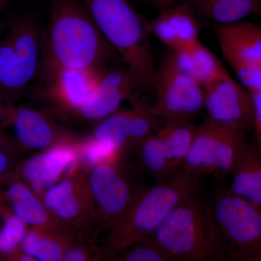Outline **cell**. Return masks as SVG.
I'll use <instances>...</instances> for the list:
<instances>
[{
    "mask_svg": "<svg viewBox=\"0 0 261 261\" xmlns=\"http://www.w3.org/2000/svg\"><path fill=\"white\" fill-rule=\"evenodd\" d=\"M44 44L43 61L81 69H106L115 53L79 0H51Z\"/></svg>",
    "mask_w": 261,
    "mask_h": 261,
    "instance_id": "cell-1",
    "label": "cell"
},
{
    "mask_svg": "<svg viewBox=\"0 0 261 261\" xmlns=\"http://www.w3.org/2000/svg\"><path fill=\"white\" fill-rule=\"evenodd\" d=\"M198 178L181 170L171 177L140 188L128 210L110 229L106 240L108 255L148 240L176 207L197 195Z\"/></svg>",
    "mask_w": 261,
    "mask_h": 261,
    "instance_id": "cell-2",
    "label": "cell"
},
{
    "mask_svg": "<svg viewBox=\"0 0 261 261\" xmlns=\"http://www.w3.org/2000/svg\"><path fill=\"white\" fill-rule=\"evenodd\" d=\"M106 42L140 88H152L156 67L150 27L127 0H82Z\"/></svg>",
    "mask_w": 261,
    "mask_h": 261,
    "instance_id": "cell-3",
    "label": "cell"
},
{
    "mask_svg": "<svg viewBox=\"0 0 261 261\" xmlns=\"http://www.w3.org/2000/svg\"><path fill=\"white\" fill-rule=\"evenodd\" d=\"M217 260L249 261L261 250V210L221 190L206 204Z\"/></svg>",
    "mask_w": 261,
    "mask_h": 261,
    "instance_id": "cell-4",
    "label": "cell"
},
{
    "mask_svg": "<svg viewBox=\"0 0 261 261\" xmlns=\"http://www.w3.org/2000/svg\"><path fill=\"white\" fill-rule=\"evenodd\" d=\"M149 239L170 260H217L207 207L196 195L176 207Z\"/></svg>",
    "mask_w": 261,
    "mask_h": 261,
    "instance_id": "cell-5",
    "label": "cell"
},
{
    "mask_svg": "<svg viewBox=\"0 0 261 261\" xmlns=\"http://www.w3.org/2000/svg\"><path fill=\"white\" fill-rule=\"evenodd\" d=\"M44 35L29 15L10 24L0 40V97L7 102L28 88L42 71Z\"/></svg>",
    "mask_w": 261,
    "mask_h": 261,
    "instance_id": "cell-6",
    "label": "cell"
},
{
    "mask_svg": "<svg viewBox=\"0 0 261 261\" xmlns=\"http://www.w3.org/2000/svg\"><path fill=\"white\" fill-rule=\"evenodd\" d=\"M220 49L239 82L250 92H261V27L252 22L217 25Z\"/></svg>",
    "mask_w": 261,
    "mask_h": 261,
    "instance_id": "cell-7",
    "label": "cell"
},
{
    "mask_svg": "<svg viewBox=\"0 0 261 261\" xmlns=\"http://www.w3.org/2000/svg\"><path fill=\"white\" fill-rule=\"evenodd\" d=\"M152 88L156 97L154 107L164 121L191 120L204 108L202 86L184 73L171 55L156 68Z\"/></svg>",
    "mask_w": 261,
    "mask_h": 261,
    "instance_id": "cell-8",
    "label": "cell"
},
{
    "mask_svg": "<svg viewBox=\"0 0 261 261\" xmlns=\"http://www.w3.org/2000/svg\"><path fill=\"white\" fill-rule=\"evenodd\" d=\"M42 200L51 216L72 233L81 236L97 227L87 173L80 171L58 182L44 192Z\"/></svg>",
    "mask_w": 261,
    "mask_h": 261,
    "instance_id": "cell-9",
    "label": "cell"
},
{
    "mask_svg": "<svg viewBox=\"0 0 261 261\" xmlns=\"http://www.w3.org/2000/svg\"><path fill=\"white\" fill-rule=\"evenodd\" d=\"M202 88L204 108L209 119L244 132L253 127L255 108L252 94L224 67Z\"/></svg>",
    "mask_w": 261,
    "mask_h": 261,
    "instance_id": "cell-10",
    "label": "cell"
},
{
    "mask_svg": "<svg viewBox=\"0 0 261 261\" xmlns=\"http://www.w3.org/2000/svg\"><path fill=\"white\" fill-rule=\"evenodd\" d=\"M121 166V163L100 165L87 172L97 228L111 229L128 210L140 190L133 186Z\"/></svg>",
    "mask_w": 261,
    "mask_h": 261,
    "instance_id": "cell-11",
    "label": "cell"
},
{
    "mask_svg": "<svg viewBox=\"0 0 261 261\" xmlns=\"http://www.w3.org/2000/svg\"><path fill=\"white\" fill-rule=\"evenodd\" d=\"M80 171L78 141L71 137L18 163L14 176L42 198L51 187Z\"/></svg>",
    "mask_w": 261,
    "mask_h": 261,
    "instance_id": "cell-12",
    "label": "cell"
},
{
    "mask_svg": "<svg viewBox=\"0 0 261 261\" xmlns=\"http://www.w3.org/2000/svg\"><path fill=\"white\" fill-rule=\"evenodd\" d=\"M106 69L69 68L43 61L42 73L47 82L46 95L63 112L77 116Z\"/></svg>",
    "mask_w": 261,
    "mask_h": 261,
    "instance_id": "cell-13",
    "label": "cell"
},
{
    "mask_svg": "<svg viewBox=\"0 0 261 261\" xmlns=\"http://www.w3.org/2000/svg\"><path fill=\"white\" fill-rule=\"evenodd\" d=\"M5 128L11 127L19 148L44 150L62 141L71 138L47 113L29 107L8 103Z\"/></svg>",
    "mask_w": 261,
    "mask_h": 261,
    "instance_id": "cell-14",
    "label": "cell"
},
{
    "mask_svg": "<svg viewBox=\"0 0 261 261\" xmlns=\"http://www.w3.org/2000/svg\"><path fill=\"white\" fill-rule=\"evenodd\" d=\"M139 88L138 82L126 67L106 69L77 116L86 121L98 123L118 111L121 103Z\"/></svg>",
    "mask_w": 261,
    "mask_h": 261,
    "instance_id": "cell-15",
    "label": "cell"
},
{
    "mask_svg": "<svg viewBox=\"0 0 261 261\" xmlns=\"http://www.w3.org/2000/svg\"><path fill=\"white\" fill-rule=\"evenodd\" d=\"M149 27L151 33L172 53L183 50L200 42V25L197 16L181 3L159 10Z\"/></svg>",
    "mask_w": 261,
    "mask_h": 261,
    "instance_id": "cell-16",
    "label": "cell"
},
{
    "mask_svg": "<svg viewBox=\"0 0 261 261\" xmlns=\"http://www.w3.org/2000/svg\"><path fill=\"white\" fill-rule=\"evenodd\" d=\"M0 201L28 226L65 228L51 216L42 198L14 175L0 187Z\"/></svg>",
    "mask_w": 261,
    "mask_h": 261,
    "instance_id": "cell-17",
    "label": "cell"
},
{
    "mask_svg": "<svg viewBox=\"0 0 261 261\" xmlns=\"http://www.w3.org/2000/svg\"><path fill=\"white\" fill-rule=\"evenodd\" d=\"M226 128L209 118L197 126L182 170L198 178L213 174L220 144Z\"/></svg>",
    "mask_w": 261,
    "mask_h": 261,
    "instance_id": "cell-18",
    "label": "cell"
},
{
    "mask_svg": "<svg viewBox=\"0 0 261 261\" xmlns=\"http://www.w3.org/2000/svg\"><path fill=\"white\" fill-rule=\"evenodd\" d=\"M78 235L59 226H33L20 244V250L36 261H61Z\"/></svg>",
    "mask_w": 261,
    "mask_h": 261,
    "instance_id": "cell-19",
    "label": "cell"
},
{
    "mask_svg": "<svg viewBox=\"0 0 261 261\" xmlns=\"http://www.w3.org/2000/svg\"><path fill=\"white\" fill-rule=\"evenodd\" d=\"M197 16L226 25L261 13V0H180Z\"/></svg>",
    "mask_w": 261,
    "mask_h": 261,
    "instance_id": "cell-20",
    "label": "cell"
},
{
    "mask_svg": "<svg viewBox=\"0 0 261 261\" xmlns=\"http://www.w3.org/2000/svg\"><path fill=\"white\" fill-rule=\"evenodd\" d=\"M231 176L228 189L261 210V155L256 147L247 145Z\"/></svg>",
    "mask_w": 261,
    "mask_h": 261,
    "instance_id": "cell-21",
    "label": "cell"
},
{
    "mask_svg": "<svg viewBox=\"0 0 261 261\" xmlns=\"http://www.w3.org/2000/svg\"><path fill=\"white\" fill-rule=\"evenodd\" d=\"M197 126L189 119L164 121V124L157 130L169 158L174 172L182 170L194 137Z\"/></svg>",
    "mask_w": 261,
    "mask_h": 261,
    "instance_id": "cell-22",
    "label": "cell"
},
{
    "mask_svg": "<svg viewBox=\"0 0 261 261\" xmlns=\"http://www.w3.org/2000/svg\"><path fill=\"white\" fill-rule=\"evenodd\" d=\"M171 56L184 73L202 87L224 68L214 53L201 42L183 50L172 53Z\"/></svg>",
    "mask_w": 261,
    "mask_h": 261,
    "instance_id": "cell-23",
    "label": "cell"
},
{
    "mask_svg": "<svg viewBox=\"0 0 261 261\" xmlns=\"http://www.w3.org/2000/svg\"><path fill=\"white\" fill-rule=\"evenodd\" d=\"M97 123L92 135L95 140L123 154L130 147V109L116 111Z\"/></svg>",
    "mask_w": 261,
    "mask_h": 261,
    "instance_id": "cell-24",
    "label": "cell"
},
{
    "mask_svg": "<svg viewBox=\"0 0 261 261\" xmlns=\"http://www.w3.org/2000/svg\"><path fill=\"white\" fill-rule=\"evenodd\" d=\"M137 149L142 168L157 181L166 179L176 174L157 132L146 138Z\"/></svg>",
    "mask_w": 261,
    "mask_h": 261,
    "instance_id": "cell-25",
    "label": "cell"
},
{
    "mask_svg": "<svg viewBox=\"0 0 261 261\" xmlns=\"http://www.w3.org/2000/svg\"><path fill=\"white\" fill-rule=\"evenodd\" d=\"M79 161L84 172L104 164H119L123 153L104 145L91 136L83 141H78Z\"/></svg>",
    "mask_w": 261,
    "mask_h": 261,
    "instance_id": "cell-26",
    "label": "cell"
},
{
    "mask_svg": "<svg viewBox=\"0 0 261 261\" xmlns=\"http://www.w3.org/2000/svg\"><path fill=\"white\" fill-rule=\"evenodd\" d=\"M28 225L10 211L0 231V260H6L20 250V244L29 231Z\"/></svg>",
    "mask_w": 261,
    "mask_h": 261,
    "instance_id": "cell-27",
    "label": "cell"
},
{
    "mask_svg": "<svg viewBox=\"0 0 261 261\" xmlns=\"http://www.w3.org/2000/svg\"><path fill=\"white\" fill-rule=\"evenodd\" d=\"M118 255L124 261H170L161 247L150 239L127 247Z\"/></svg>",
    "mask_w": 261,
    "mask_h": 261,
    "instance_id": "cell-28",
    "label": "cell"
},
{
    "mask_svg": "<svg viewBox=\"0 0 261 261\" xmlns=\"http://www.w3.org/2000/svg\"><path fill=\"white\" fill-rule=\"evenodd\" d=\"M97 254L93 247L76 239L65 251L63 261L92 260L97 257Z\"/></svg>",
    "mask_w": 261,
    "mask_h": 261,
    "instance_id": "cell-29",
    "label": "cell"
},
{
    "mask_svg": "<svg viewBox=\"0 0 261 261\" xmlns=\"http://www.w3.org/2000/svg\"><path fill=\"white\" fill-rule=\"evenodd\" d=\"M16 151L0 147V187L14 175L18 162Z\"/></svg>",
    "mask_w": 261,
    "mask_h": 261,
    "instance_id": "cell-30",
    "label": "cell"
},
{
    "mask_svg": "<svg viewBox=\"0 0 261 261\" xmlns=\"http://www.w3.org/2000/svg\"><path fill=\"white\" fill-rule=\"evenodd\" d=\"M253 99L255 108L253 127L255 129V137L256 141L257 150L261 155V92H250Z\"/></svg>",
    "mask_w": 261,
    "mask_h": 261,
    "instance_id": "cell-31",
    "label": "cell"
},
{
    "mask_svg": "<svg viewBox=\"0 0 261 261\" xmlns=\"http://www.w3.org/2000/svg\"><path fill=\"white\" fill-rule=\"evenodd\" d=\"M0 147L12 149L16 152L20 149L15 142L14 137H12L4 128H0Z\"/></svg>",
    "mask_w": 261,
    "mask_h": 261,
    "instance_id": "cell-32",
    "label": "cell"
},
{
    "mask_svg": "<svg viewBox=\"0 0 261 261\" xmlns=\"http://www.w3.org/2000/svg\"><path fill=\"white\" fill-rule=\"evenodd\" d=\"M145 1L159 11L179 3L180 0H145Z\"/></svg>",
    "mask_w": 261,
    "mask_h": 261,
    "instance_id": "cell-33",
    "label": "cell"
},
{
    "mask_svg": "<svg viewBox=\"0 0 261 261\" xmlns=\"http://www.w3.org/2000/svg\"><path fill=\"white\" fill-rule=\"evenodd\" d=\"M10 261H36L35 259L33 258L32 256L25 253V252L20 250H18L15 253L12 255L8 259Z\"/></svg>",
    "mask_w": 261,
    "mask_h": 261,
    "instance_id": "cell-34",
    "label": "cell"
},
{
    "mask_svg": "<svg viewBox=\"0 0 261 261\" xmlns=\"http://www.w3.org/2000/svg\"><path fill=\"white\" fill-rule=\"evenodd\" d=\"M9 102L0 97V128L6 129L5 127V116H6L7 109Z\"/></svg>",
    "mask_w": 261,
    "mask_h": 261,
    "instance_id": "cell-35",
    "label": "cell"
},
{
    "mask_svg": "<svg viewBox=\"0 0 261 261\" xmlns=\"http://www.w3.org/2000/svg\"><path fill=\"white\" fill-rule=\"evenodd\" d=\"M249 261H261V250L252 255Z\"/></svg>",
    "mask_w": 261,
    "mask_h": 261,
    "instance_id": "cell-36",
    "label": "cell"
},
{
    "mask_svg": "<svg viewBox=\"0 0 261 261\" xmlns=\"http://www.w3.org/2000/svg\"><path fill=\"white\" fill-rule=\"evenodd\" d=\"M5 0H0V10L3 8L5 3Z\"/></svg>",
    "mask_w": 261,
    "mask_h": 261,
    "instance_id": "cell-37",
    "label": "cell"
},
{
    "mask_svg": "<svg viewBox=\"0 0 261 261\" xmlns=\"http://www.w3.org/2000/svg\"><path fill=\"white\" fill-rule=\"evenodd\" d=\"M5 1H6V0H5Z\"/></svg>",
    "mask_w": 261,
    "mask_h": 261,
    "instance_id": "cell-38",
    "label": "cell"
}]
</instances>
